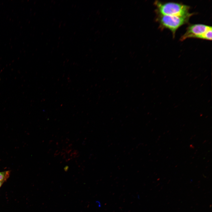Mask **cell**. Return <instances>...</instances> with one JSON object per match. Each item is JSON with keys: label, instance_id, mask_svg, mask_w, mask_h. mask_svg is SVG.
<instances>
[{"label": "cell", "instance_id": "cell-1", "mask_svg": "<svg viewBox=\"0 0 212 212\" xmlns=\"http://www.w3.org/2000/svg\"><path fill=\"white\" fill-rule=\"evenodd\" d=\"M154 4L159 14L169 16H185L192 15L189 13L188 6L175 2H163L155 1Z\"/></svg>", "mask_w": 212, "mask_h": 212}, {"label": "cell", "instance_id": "cell-2", "mask_svg": "<svg viewBox=\"0 0 212 212\" xmlns=\"http://www.w3.org/2000/svg\"><path fill=\"white\" fill-rule=\"evenodd\" d=\"M191 15L178 16L159 14L157 19L161 27L169 29L174 36L177 30L181 26L187 23Z\"/></svg>", "mask_w": 212, "mask_h": 212}, {"label": "cell", "instance_id": "cell-3", "mask_svg": "<svg viewBox=\"0 0 212 212\" xmlns=\"http://www.w3.org/2000/svg\"><path fill=\"white\" fill-rule=\"evenodd\" d=\"M212 28L210 26L202 24H195L189 26L185 34L180 38L181 41L189 38L201 39L203 34Z\"/></svg>", "mask_w": 212, "mask_h": 212}, {"label": "cell", "instance_id": "cell-4", "mask_svg": "<svg viewBox=\"0 0 212 212\" xmlns=\"http://www.w3.org/2000/svg\"><path fill=\"white\" fill-rule=\"evenodd\" d=\"M212 28L210 29L202 35L201 39L208 40H212Z\"/></svg>", "mask_w": 212, "mask_h": 212}, {"label": "cell", "instance_id": "cell-5", "mask_svg": "<svg viewBox=\"0 0 212 212\" xmlns=\"http://www.w3.org/2000/svg\"><path fill=\"white\" fill-rule=\"evenodd\" d=\"M10 175V172L9 171H6L0 172V181H6L9 177Z\"/></svg>", "mask_w": 212, "mask_h": 212}, {"label": "cell", "instance_id": "cell-6", "mask_svg": "<svg viewBox=\"0 0 212 212\" xmlns=\"http://www.w3.org/2000/svg\"><path fill=\"white\" fill-rule=\"evenodd\" d=\"M5 181H6L5 180L0 181V187L4 183Z\"/></svg>", "mask_w": 212, "mask_h": 212}]
</instances>
